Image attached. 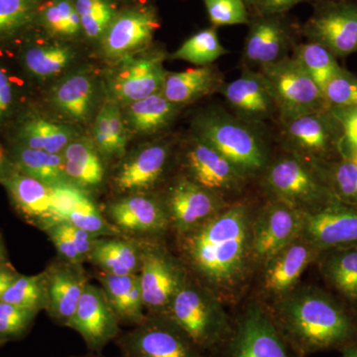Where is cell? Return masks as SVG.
<instances>
[{"label": "cell", "instance_id": "1", "mask_svg": "<svg viewBox=\"0 0 357 357\" xmlns=\"http://www.w3.org/2000/svg\"><path fill=\"white\" fill-rule=\"evenodd\" d=\"M257 208L237 199L196 229L175 234L176 255L190 276L223 304L243 299L256 274L251 229Z\"/></svg>", "mask_w": 357, "mask_h": 357}, {"label": "cell", "instance_id": "2", "mask_svg": "<svg viewBox=\"0 0 357 357\" xmlns=\"http://www.w3.org/2000/svg\"><path fill=\"white\" fill-rule=\"evenodd\" d=\"M265 307L298 357L357 345L356 310L325 289L297 286Z\"/></svg>", "mask_w": 357, "mask_h": 357}, {"label": "cell", "instance_id": "3", "mask_svg": "<svg viewBox=\"0 0 357 357\" xmlns=\"http://www.w3.org/2000/svg\"><path fill=\"white\" fill-rule=\"evenodd\" d=\"M194 134L215 147L249 178H259L269 164V147L259 126L225 109L211 107L195 119Z\"/></svg>", "mask_w": 357, "mask_h": 357}, {"label": "cell", "instance_id": "4", "mask_svg": "<svg viewBox=\"0 0 357 357\" xmlns=\"http://www.w3.org/2000/svg\"><path fill=\"white\" fill-rule=\"evenodd\" d=\"M161 314L180 326L208 354L225 342L231 328L232 317L225 305L191 276Z\"/></svg>", "mask_w": 357, "mask_h": 357}, {"label": "cell", "instance_id": "5", "mask_svg": "<svg viewBox=\"0 0 357 357\" xmlns=\"http://www.w3.org/2000/svg\"><path fill=\"white\" fill-rule=\"evenodd\" d=\"M259 178L267 199L282 202L305 215L333 199L316 166L290 152L270 160Z\"/></svg>", "mask_w": 357, "mask_h": 357}, {"label": "cell", "instance_id": "6", "mask_svg": "<svg viewBox=\"0 0 357 357\" xmlns=\"http://www.w3.org/2000/svg\"><path fill=\"white\" fill-rule=\"evenodd\" d=\"M208 357H298L257 298L248 300L236 316L225 342Z\"/></svg>", "mask_w": 357, "mask_h": 357}, {"label": "cell", "instance_id": "7", "mask_svg": "<svg viewBox=\"0 0 357 357\" xmlns=\"http://www.w3.org/2000/svg\"><path fill=\"white\" fill-rule=\"evenodd\" d=\"M160 238H139L140 286L146 314H163L190 277L178 255H174Z\"/></svg>", "mask_w": 357, "mask_h": 357}, {"label": "cell", "instance_id": "8", "mask_svg": "<svg viewBox=\"0 0 357 357\" xmlns=\"http://www.w3.org/2000/svg\"><path fill=\"white\" fill-rule=\"evenodd\" d=\"M258 70L273 98L280 121L330 107L324 91L293 57L288 56Z\"/></svg>", "mask_w": 357, "mask_h": 357}, {"label": "cell", "instance_id": "9", "mask_svg": "<svg viewBox=\"0 0 357 357\" xmlns=\"http://www.w3.org/2000/svg\"><path fill=\"white\" fill-rule=\"evenodd\" d=\"M114 342L121 357H208L165 314H146Z\"/></svg>", "mask_w": 357, "mask_h": 357}, {"label": "cell", "instance_id": "10", "mask_svg": "<svg viewBox=\"0 0 357 357\" xmlns=\"http://www.w3.org/2000/svg\"><path fill=\"white\" fill-rule=\"evenodd\" d=\"M180 161L182 175L229 202L238 199L250 181L215 147L195 134L185 142Z\"/></svg>", "mask_w": 357, "mask_h": 357}, {"label": "cell", "instance_id": "11", "mask_svg": "<svg viewBox=\"0 0 357 357\" xmlns=\"http://www.w3.org/2000/svg\"><path fill=\"white\" fill-rule=\"evenodd\" d=\"M280 122L287 152L310 163L340 158L342 130L330 107Z\"/></svg>", "mask_w": 357, "mask_h": 357}, {"label": "cell", "instance_id": "12", "mask_svg": "<svg viewBox=\"0 0 357 357\" xmlns=\"http://www.w3.org/2000/svg\"><path fill=\"white\" fill-rule=\"evenodd\" d=\"M304 220V213L276 199H267L257 208L251 229L256 273L268 260L302 234Z\"/></svg>", "mask_w": 357, "mask_h": 357}, {"label": "cell", "instance_id": "13", "mask_svg": "<svg viewBox=\"0 0 357 357\" xmlns=\"http://www.w3.org/2000/svg\"><path fill=\"white\" fill-rule=\"evenodd\" d=\"M302 28L307 41L328 49L335 57L357 52V3L342 0H319Z\"/></svg>", "mask_w": 357, "mask_h": 357}, {"label": "cell", "instance_id": "14", "mask_svg": "<svg viewBox=\"0 0 357 357\" xmlns=\"http://www.w3.org/2000/svg\"><path fill=\"white\" fill-rule=\"evenodd\" d=\"M159 198L175 234L196 229L231 203L182 174L169 183Z\"/></svg>", "mask_w": 357, "mask_h": 357}, {"label": "cell", "instance_id": "15", "mask_svg": "<svg viewBox=\"0 0 357 357\" xmlns=\"http://www.w3.org/2000/svg\"><path fill=\"white\" fill-rule=\"evenodd\" d=\"M319 255L318 248L300 236L258 270L255 297L266 305L286 295L299 286L301 277Z\"/></svg>", "mask_w": 357, "mask_h": 357}, {"label": "cell", "instance_id": "16", "mask_svg": "<svg viewBox=\"0 0 357 357\" xmlns=\"http://www.w3.org/2000/svg\"><path fill=\"white\" fill-rule=\"evenodd\" d=\"M164 60L162 51L122 59L109 79L112 102L128 105L162 91L168 73L164 69Z\"/></svg>", "mask_w": 357, "mask_h": 357}, {"label": "cell", "instance_id": "17", "mask_svg": "<svg viewBox=\"0 0 357 357\" xmlns=\"http://www.w3.org/2000/svg\"><path fill=\"white\" fill-rule=\"evenodd\" d=\"M105 218L126 236L162 237L170 231V222L159 196L151 192L126 195L107 206Z\"/></svg>", "mask_w": 357, "mask_h": 357}, {"label": "cell", "instance_id": "18", "mask_svg": "<svg viewBox=\"0 0 357 357\" xmlns=\"http://www.w3.org/2000/svg\"><path fill=\"white\" fill-rule=\"evenodd\" d=\"M119 324L102 288L89 283L67 328L81 335L89 352L102 354L121 333Z\"/></svg>", "mask_w": 357, "mask_h": 357}, {"label": "cell", "instance_id": "19", "mask_svg": "<svg viewBox=\"0 0 357 357\" xmlns=\"http://www.w3.org/2000/svg\"><path fill=\"white\" fill-rule=\"evenodd\" d=\"M171 159L168 142H155L138 148L123 159L114 174L119 194H146L163 180Z\"/></svg>", "mask_w": 357, "mask_h": 357}, {"label": "cell", "instance_id": "20", "mask_svg": "<svg viewBox=\"0 0 357 357\" xmlns=\"http://www.w3.org/2000/svg\"><path fill=\"white\" fill-rule=\"evenodd\" d=\"M301 236L321 252L357 244V206L333 198L319 210L305 215Z\"/></svg>", "mask_w": 357, "mask_h": 357}, {"label": "cell", "instance_id": "21", "mask_svg": "<svg viewBox=\"0 0 357 357\" xmlns=\"http://www.w3.org/2000/svg\"><path fill=\"white\" fill-rule=\"evenodd\" d=\"M248 25L243 58L249 69L279 62L296 45L292 27L282 15H257Z\"/></svg>", "mask_w": 357, "mask_h": 357}, {"label": "cell", "instance_id": "22", "mask_svg": "<svg viewBox=\"0 0 357 357\" xmlns=\"http://www.w3.org/2000/svg\"><path fill=\"white\" fill-rule=\"evenodd\" d=\"M158 28V16L150 7L117 14L102 38L103 53L112 60L132 56L151 43Z\"/></svg>", "mask_w": 357, "mask_h": 357}, {"label": "cell", "instance_id": "23", "mask_svg": "<svg viewBox=\"0 0 357 357\" xmlns=\"http://www.w3.org/2000/svg\"><path fill=\"white\" fill-rule=\"evenodd\" d=\"M46 286V310L56 323L67 326L88 285L83 265L64 260L53 261L43 272Z\"/></svg>", "mask_w": 357, "mask_h": 357}, {"label": "cell", "instance_id": "24", "mask_svg": "<svg viewBox=\"0 0 357 357\" xmlns=\"http://www.w3.org/2000/svg\"><path fill=\"white\" fill-rule=\"evenodd\" d=\"M220 95L234 110V115L253 126H260L278 114L276 105L259 70L244 68L234 81L225 82Z\"/></svg>", "mask_w": 357, "mask_h": 357}, {"label": "cell", "instance_id": "25", "mask_svg": "<svg viewBox=\"0 0 357 357\" xmlns=\"http://www.w3.org/2000/svg\"><path fill=\"white\" fill-rule=\"evenodd\" d=\"M58 222H65L96 237L123 236L103 215L89 192L66 183L53 187Z\"/></svg>", "mask_w": 357, "mask_h": 357}, {"label": "cell", "instance_id": "26", "mask_svg": "<svg viewBox=\"0 0 357 357\" xmlns=\"http://www.w3.org/2000/svg\"><path fill=\"white\" fill-rule=\"evenodd\" d=\"M16 208L30 222L42 230L58 223L54 204L53 187L20 172L1 181Z\"/></svg>", "mask_w": 357, "mask_h": 357}, {"label": "cell", "instance_id": "27", "mask_svg": "<svg viewBox=\"0 0 357 357\" xmlns=\"http://www.w3.org/2000/svg\"><path fill=\"white\" fill-rule=\"evenodd\" d=\"M98 84L88 70L70 73L53 86L50 102L54 109L66 119L75 122H86L95 109Z\"/></svg>", "mask_w": 357, "mask_h": 357}, {"label": "cell", "instance_id": "28", "mask_svg": "<svg viewBox=\"0 0 357 357\" xmlns=\"http://www.w3.org/2000/svg\"><path fill=\"white\" fill-rule=\"evenodd\" d=\"M225 83L222 73L215 66L194 67L182 72L167 73L162 93L169 102L182 107L220 93Z\"/></svg>", "mask_w": 357, "mask_h": 357}, {"label": "cell", "instance_id": "29", "mask_svg": "<svg viewBox=\"0 0 357 357\" xmlns=\"http://www.w3.org/2000/svg\"><path fill=\"white\" fill-rule=\"evenodd\" d=\"M62 155L66 176L70 184L88 192L102 187L107 176L105 157L93 140L77 136L65 148Z\"/></svg>", "mask_w": 357, "mask_h": 357}, {"label": "cell", "instance_id": "30", "mask_svg": "<svg viewBox=\"0 0 357 357\" xmlns=\"http://www.w3.org/2000/svg\"><path fill=\"white\" fill-rule=\"evenodd\" d=\"M316 263L326 283L357 311V244L321 251Z\"/></svg>", "mask_w": 357, "mask_h": 357}, {"label": "cell", "instance_id": "31", "mask_svg": "<svg viewBox=\"0 0 357 357\" xmlns=\"http://www.w3.org/2000/svg\"><path fill=\"white\" fill-rule=\"evenodd\" d=\"M98 280L119 323L134 326L145 319L139 273L116 275L100 271Z\"/></svg>", "mask_w": 357, "mask_h": 357}, {"label": "cell", "instance_id": "32", "mask_svg": "<svg viewBox=\"0 0 357 357\" xmlns=\"http://www.w3.org/2000/svg\"><path fill=\"white\" fill-rule=\"evenodd\" d=\"M88 261L100 271L116 275L139 273V238L126 236L98 237Z\"/></svg>", "mask_w": 357, "mask_h": 357}, {"label": "cell", "instance_id": "33", "mask_svg": "<svg viewBox=\"0 0 357 357\" xmlns=\"http://www.w3.org/2000/svg\"><path fill=\"white\" fill-rule=\"evenodd\" d=\"M126 107L129 126L140 134H154L168 128L181 109L169 102L162 91Z\"/></svg>", "mask_w": 357, "mask_h": 357}, {"label": "cell", "instance_id": "34", "mask_svg": "<svg viewBox=\"0 0 357 357\" xmlns=\"http://www.w3.org/2000/svg\"><path fill=\"white\" fill-rule=\"evenodd\" d=\"M128 133L119 105L109 102L96 114L93 142L105 158H121L126 154Z\"/></svg>", "mask_w": 357, "mask_h": 357}, {"label": "cell", "instance_id": "35", "mask_svg": "<svg viewBox=\"0 0 357 357\" xmlns=\"http://www.w3.org/2000/svg\"><path fill=\"white\" fill-rule=\"evenodd\" d=\"M20 137L23 146L61 154L77 135L74 129L64 124L43 119H31L23 124Z\"/></svg>", "mask_w": 357, "mask_h": 357}, {"label": "cell", "instance_id": "36", "mask_svg": "<svg viewBox=\"0 0 357 357\" xmlns=\"http://www.w3.org/2000/svg\"><path fill=\"white\" fill-rule=\"evenodd\" d=\"M15 162L18 172L37 178L51 187L69 183L62 153H49L22 146L16 154Z\"/></svg>", "mask_w": 357, "mask_h": 357}, {"label": "cell", "instance_id": "37", "mask_svg": "<svg viewBox=\"0 0 357 357\" xmlns=\"http://www.w3.org/2000/svg\"><path fill=\"white\" fill-rule=\"evenodd\" d=\"M292 57L304 68L321 91L333 77L344 70L332 52L316 42L296 44Z\"/></svg>", "mask_w": 357, "mask_h": 357}, {"label": "cell", "instance_id": "38", "mask_svg": "<svg viewBox=\"0 0 357 357\" xmlns=\"http://www.w3.org/2000/svg\"><path fill=\"white\" fill-rule=\"evenodd\" d=\"M318 169L333 198L342 203L357 206V164L337 159L312 163Z\"/></svg>", "mask_w": 357, "mask_h": 357}, {"label": "cell", "instance_id": "39", "mask_svg": "<svg viewBox=\"0 0 357 357\" xmlns=\"http://www.w3.org/2000/svg\"><path fill=\"white\" fill-rule=\"evenodd\" d=\"M229 50L220 43L215 27L206 28L192 35L174 52L171 58L185 61L196 67L213 65Z\"/></svg>", "mask_w": 357, "mask_h": 357}, {"label": "cell", "instance_id": "40", "mask_svg": "<svg viewBox=\"0 0 357 357\" xmlns=\"http://www.w3.org/2000/svg\"><path fill=\"white\" fill-rule=\"evenodd\" d=\"M76 53L65 45L50 44L34 46L25 52L26 68L41 79L55 77L67 69Z\"/></svg>", "mask_w": 357, "mask_h": 357}, {"label": "cell", "instance_id": "41", "mask_svg": "<svg viewBox=\"0 0 357 357\" xmlns=\"http://www.w3.org/2000/svg\"><path fill=\"white\" fill-rule=\"evenodd\" d=\"M0 302L40 312L46 307V286L44 273L33 276H17Z\"/></svg>", "mask_w": 357, "mask_h": 357}, {"label": "cell", "instance_id": "42", "mask_svg": "<svg viewBox=\"0 0 357 357\" xmlns=\"http://www.w3.org/2000/svg\"><path fill=\"white\" fill-rule=\"evenodd\" d=\"M82 30L89 39L102 38L116 13L109 0H74Z\"/></svg>", "mask_w": 357, "mask_h": 357}, {"label": "cell", "instance_id": "43", "mask_svg": "<svg viewBox=\"0 0 357 357\" xmlns=\"http://www.w3.org/2000/svg\"><path fill=\"white\" fill-rule=\"evenodd\" d=\"M46 29L61 37H74L82 30L74 0H53L41 13Z\"/></svg>", "mask_w": 357, "mask_h": 357}, {"label": "cell", "instance_id": "44", "mask_svg": "<svg viewBox=\"0 0 357 357\" xmlns=\"http://www.w3.org/2000/svg\"><path fill=\"white\" fill-rule=\"evenodd\" d=\"M37 7L38 0H0V39L13 36L29 24Z\"/></svg>", "mask_w": 357, "mask_h": 357}, {"label": "cell", "instance_id": "45", "mask_svg": "<svg viewBox=\"0 0 357 357\" xmlns=\"http://www.w3.org/2000/svg\"><path fill=\"white\" fill-rule=\"evenodd\" d=\"M213 27L249 24L250 18L244 0H203Z\"/></svg>", "mask_w": 357, "mask_h": 357}, {"label": "cell", "instance_id": "46", "mask_svg": "<svg viewBox=\"0 0 357 357\" xmlns=\"http://www.w3.org/2000/svg\"><path fill=\"white\" fill-rule=\"evenodd\" d=\"M342 130L340 157L357 164V107H330Z\"/></svg>", "mask_w": 357, "mask_h": 357}, {"label": "cell", "instance_id": "47", "mask_svg": "<svg viewBox=\"0 0 357 357\" xmlns=\"http://www.w3.org/2000/svg\"><path fill=\"white\" fill-rule=\"evenodd\" d=\"M323 91L330 107H357V76L344 68Z\"/></svg>", "mask_w": 357, "mask_h": 357}, {"label": "cell", "instance_id": "48", "mask_svg": "<svg viewBox=\"0 0 357 357\" xmlns=\"http://www.w3.org/2000/svg\"><path fill=\"white\" fill-rule=\"evenodd\" d=\"M38 312L0 302V340L17 337L31 325Z\"/></svg>", "mask_w": 357, "mask_h": 357}, {"label": "cell", "instance_id": "49", "mask_svg": "<svg viewBox=\"0 0 357 357\" xmlns=\"http://www.w3.org/2000/svg\"><path fill=\"white\" fill-rule=\"evenodd\" d=\"M44 231H46L54 246L57 249L61 259L72 264L83 265L84 259L77 252L76 246L70 238L69 234L66 232L62 222L55 223Z\"/></svg>", "mask_w": 357, "mask_h": 357}, {"label": "cell", "instance_id": "50", "mask_svg": "<svg viewBox=\"0 0 357 357\" xmlns=\"http://www.w3.org/2000/svg\"><path fill=\"white\" fill-rule=\"evenodd\" d=\"M62 222L63 227H64L66 232L69 234L70 238L72 239L73 243H74L75 246H76L77 252H79L81 257L83 258L84 261H86L91 249H93V245H95L96 239L98 238V237L91 236V234L86 232V230L77 229V227L69 225V223L65 222Z\"/></svg>", "mask_w": 357, "mask_h": 357}, {"label": "cell", "instance_id": "51", "mask_svg": "<svg viewBox=\"0 0 357 357\" xmlns=\"http://www.w3.org/2000/svg\"><path fill=\"white\" fill-rule=\"evenodd\" d=\"M317 1L319 0H257L255 9L257 15H283L297 4Z\"/></svg>", "mask_w": 357, "mask_h": 357}, {"label": "cell", "instance_id": "52", "mask_svg": "<svg viewBox=\"0 0 357 357\" xmlns=\"http://www.w3.org/2000/svg\"><path fill=\"white\" fill-rule=\"evenodd\" d=\"M13 103V89L8 76L0 68V119L10 112Z\"/></svg>", "mask_w": 357, "mask_h": 357}, {"label": "cell", "instance_id": "53", "mask_svg": "<svg viewBox=\"0 0 357 357\" xmlns=\"http://www.w3.org/2000/svg\"><path fill=\"white\" fill-rule=\"evenodd\" d=\"M17 275L11 271L10 269L6 266L0 268V300L2 296L6 293L7 289L11 285V283L15 280Z\"/></svg>", "mask_w": 357, "mask_h": 357}, {"label": "cell", "instance_id": "54", "mask_svg": "<svg viewBox=\"0 0 357 357\" xmlns=\"http://www.w3.org/2000/svg\"><path fill=\"white\" fill-rule=\"evenodd\" d=\"M13 172L9 171L8 159H7L6 150L0 146V182L9 177Z\"/></svg>", "mask_w": 357, "mask_h": 357}, {"label": "cell", "instance_id": "55", "mask_svg": "<svg viewBox=\"0 0 357 357\" xmlns=\"http://www.w3.org/2000/svg\"><path fill=\"white\" fill-rule=\"evenodd\" d=\"M340 357H357V345L344 349Z\"/></svg>", "mask_w": 357, "mask_h": 357}, {"label": "cell", "instance_id": "56", "mask_svg": "<svg viewBox=\"0 0 357 357\" xmlns=\"http://www.w3.org/2000/svg\"><path fill=\"white\" fill-rule=\"evenodd\" d=\"M246 6L249 7V8H255L256 3H257V0H244Z\"/></svg>", "mask_w": 357, "mask_h": 357}, {"label": "cell", "instance_id": "57", "mask_svg": "<svg viewBox=\"0 0 357 357\" xmlns=\"http://www.w3.org/2000/svg\"><path fill=\"white\" fill-rule=\"evenodd\" d=\"M70 357H107V356H103L102 354H93V352H89V354H84V356H70Z\"/></svg>", "mask_w": 357, "mask_h": 357}, {"label": "cell", "instance_id": "58", "mask_svg": "<svg viewBox=\"0 0 357 357\" xmlns=\"http://www.w3.org/2000/svg\"><path fill=\"white\" fill-rule=\"evenodd\" d=\"M6 259H4V253L3 251H0V268L4 267V262Z\"/></svg>", "mask_w": 357, "mask_h": 357}, {"label": "cell", "instance_id": "59", "mask_svg": "<svg viewBox=\"0 0 357 357\" xmlns=\"http://www.w3.org/2000/svg\"><path fill=\"white\" fill-rule=\"evenodd\" d=\"M0 251H3V248H2L1 236H0Z\"/></svg>", "mask_w": 357, "mask_h": 357}, {"label": "cell", "instance_id": "60", "mask_svg": "<svg viewBox=\"0 0 357 357\" xmlns=\"http://www.w3.org/2000/svg\"><path fill=\"white\" fill-rule=\"evenodd\" d=\"M342 1H356V0H342Z\"/></svg>", "mask_w": 357, "mask_h": 357}]
</instances>
